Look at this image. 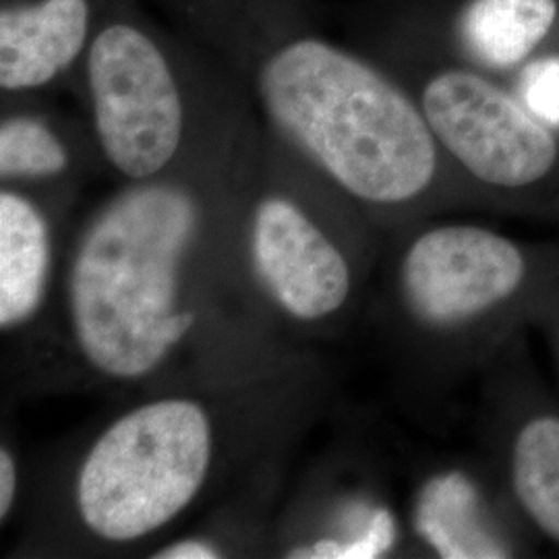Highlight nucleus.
<instances>
[{
    "label": "nucleus",
    "mask_w": 559,
    "mask_h": 559,
    "mask_svg": "<svg viewBox=\"0 0 559 559\" xmlns=\"http://www.w3.org/2000/svg\"><path fill=\"white\" fill-rule=\"evenodd\" d=\"M90 32L87 0H38L0 13V85L36 90L80 57Z\"/></svg>",
    "instance_id": "obj_10"
},
{
    "label": "nucleus",
    "mask_w": 559,
    "mask_h": 559,
    "mask_svg": "<svg viewBox=\"0 0 559 559\" xmlns=\"http://www.w3.org/2000/svg\"><path fill=\"white\" fill-rule=\"evenodd\" d=\"M417 531L441 558H512L514 539L489 528L479 491L460 473L429 480L417 506Z\"/></svg>",
    "instance_id": "obj_12"
},
{
    "label": "nucleus",
    "mask_w": 559,
    "mask_h": 559,
    "mask_svg": "<svg viewBox=\"0 0 559 559\" xmlns=\"http://www.w3.org/2000/svg\"><path fill=\"white\" fill-rule=\"evenodd\" d=\"M425 67L408 92L448 164L506 212L559 216L558 129L452 46Z\"/></svg>",
    "instance_id": "obj_3"
},
{
    "label": "nucleus",
    "mask_w": 559,
    "mask_h": 559,
    "mask_svg": "<svg viewBox=\"0 0 559 559\" xmlns=\"http://www.w3.org/2000/svg\"><path fill=\"white\" fill-rule=\"evenodd\" d=\"M448 41L462 59L508 81L559 48V0H462Z\"/></svg>",
    "instance_id": "obj_9"
},
{
    "label": "nucleus",
    "mask_w": 559,
    "mask_h": 559,
    "mask_svg": "<svg viewBox=\"0 0 559 559\" xmlns=\"http://www.w3.org/2000/svg\"><path fill=\"white\" fill-rule=\"evenodd\" d=\"M537 323H540L543 330H545V336H547L551 355H554V362H556V371H558L559 380V295L556 299L551 300V305L540 313Z\"/></svg>",
    "instance_id": "obj_18"
},
{
    "label": "nucleus",
    "mask_w": 559,
    "mask_h": 559,
    "mask_svg": "<svg viewBox=\"0 0 559 559\" xmlns=\"http://www.w3.org/2000/svg\"><path fill=\"white\" fill-rule=\"evenodd\" d=\"M212 429L200 404L160 400L120 417L81 466L78 508L106 540L150 535L185 510L205 480Z\"/></svg>",
    "instance_id": "obj_5"
},
{
    "label": "nucleus",
    "mask_w": 559,
    "mask_h": 559,
    "mask_svg": "<svg viewBox=\"0 0 559 559\" xmlns=\"http://www.w3.org/2000/svg\"><path fill=\"white\" fill-rule=\"evenodd\" d=\"M508 83L535 117L559 131V48L524 64Z\"/></svg>",
    "instance_id": "obj_14"
},
{
    "label": "nucleus",
    "mask_w": 559,
    "mask_h": 559,
    "mask_svg": "<svg viewBox=\"0 0 559 559\" xmlns=\"http://www.w3.org/2000/svg\"><path fill=\"white\" fill-rule=\"evenodd\" d=\"M506 501L528 533L559 547V404L506 399L501 440Z\"/></svg>",
    "instance_id": "obj_8"
},
{
    "label": "nucleus",
    "mask_w": 559,
    "mask_h": 559,
    "mask_svg": "<svg viewBox=\"0 0 559 559\" xmlns=\"http://www.w3.org/2000/svg\"><path fill=\"white\" fill-rule=\"evenodd\" d=\"M50 261L48 228L32 201L0 195V325L13 328L40 307Z\"/></svg>",
    "instance_id": "obj_11"
},
{
    "label": "nucleus",
    "mask_w": 559,
    "mask_h": 559,
    "mask_svg": "<svg viewBox=\"0 0 559 559\" xmlns=\"http://www.w3.org/2000/svg\"><path fill=\"white\" fill-rule=\"evenodd\" d=\"M195 228L198 207L185 191L145 185L112 201L85 233L69 282L71 320L102 373H150L193 325L195 316L175 305Z\"/></svg>",
    "instance_id": "obj_2"
},
{
    "label": "nucleus",
    "mask_w": 559,
    "mask_h": 559,
    "mask_svg": "<svg viewBox=\"0 0 559 559\" xmlns=\"http://www.w3.org/2000/svg\"><path fill=\"white\" fill-rule=\"evenodd\" d=\"M400 297L433 332L485 328L510 340L559 295V251L480 224L423 230L400 260Z\"/></svg>",
    "instance_id": "obj_4"
},
{
    "label": "nucleus",
    "mask_w": 559,
    "mask_h": 559,
    "mask_svg": "<svg viewBox=\"0 0 559 559\" xmlns=\"http://www.w3.org/2000/svg\"><path fill=\"white\" fill-rule=\"evenodd\" d=\"M260 98L280 131L365 203L423 200L448 164L404 83L330 41L280 46L260 71Z\"/></svg>",
    "instance_id": "obj_1"
},
{
    "label": "nucleus",
    "mask_w": 559,
    "mask_h": 559,
    "mask_svg": "<svg viewBox=\"0 0 559 559\" xmlns=\"http://www.w3.org/2000/svg\"><path fill=\"white\" fill-rule=\"evenodd\" d=\"M253 260L280 307L297 320H320L346 302L348 261L293 201H261L253 221Z\"/></svg>",
    "instance_id": "obj_7"
},
{
    "label": "nucleus",
    "mask_w": 559,
    "mask_h": 559,
    "mask_svg": "<svg viewBox=\"0 0 559 559\" xmlns=\"http://www.w3.org/2000/svg\"><path fill=\"white\" fill-rule=\"evenodd\" d=\"M156 558L160 559H214L218 558L216 549L207 543L201 540H182L168 549H164L160 554H156Z\"/></svg>",
    "instance_id": "obj_17"
},
{
    "label": "nucleus",
    "mask_w": 559,
    "mask_h": 559,
    "mask_svg": "<svg viewBox=\"0 0 559 559\" xmlns=\"http://www.w3.org/2000/svg\"><path fill=\"white\" fill-rule=\"evenodd\" d=\"M15 487H17V473H15V462L7 450L0 452V516L7 519L13 498H15Z\"/></svg>",
    "instance_id": "obj_16"
},
{
    "label": "nucleus",
    "mask_w": 559,
    "mask_h": 559,
    "mask_svg": "<svg viewBox=\"0 0 559 559\" xmlns=\"http://www.w3.org/2000/svg\"><path fill=\"white\" fill-rule=\"evenodd\" d=\"M396 522L390 510L378 508L371 519L362 520L359 535L350 540L325 539L316 543L302 554H293V558L309 559H373L381 558L394 547Z\"/></svg>",
    "instance_id": "obj_15"
},
{
    "label": "nucleus",
    "mask_w": 559,
    "mask_h": 559,
    "mask_svg": "<svg viewBox=\"0 0 559 559\" xmlns=\"http://www.w3.org/2000/svg\"><path fill=\"white\" fill-rule=\"evenodd\" d=\"M67 166L57 135L36 119L4 120L0 127L2 177H55Z\"/></svg>",
    "instance_id": "obj_13"
},
{
    "label": "nucleus",
    "mask_w": 559,
    "mask_h": 559,
    "mask_svg": "<svg viewBox=\"0 0 559 559\" xmlns=\"http://www.w3.org/2000/svg\"><path fill=\"white\" fill-rule=\"evenodd\" d=\"M102 150L129 179L160 173L182 138V102L156 41L129 23L104 27L87 55Z\"/></svg>",
    "instance_id": "obj_6"
}]
</instances>
